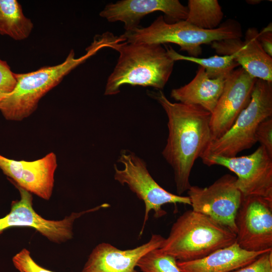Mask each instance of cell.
<instances>
[{
    "label": "cell",
    "instance_id": "1",
    "mask_svg": "<svg viewBox=\"0 0 272 272\" xmlns=\"http://www.w3.org/2000/svg\"><path fill=\"white\" fill-rule=\"evenodd\" d=\"M168 117V135L162 154L174 172L177 194L191 186L189 177L192 167L212 141L211 113L200 106L173 103L161 90L150 92Z\"/></svg>",
    "mask_w": 272,
    "mask_h": 272
},
{
    "label": "cell",
    "instance_id": "2",
    "mask_svg": "<svg viewBox=\"0 0 272 272\" xmlns=\"http://www.w3.org/2000/svg\"><path fill=\"white\" fill-rule=\"evenodd\" d=\"M110 48L119 53L117 62L108 78L104 95L120 92L123 85L162 90L172 73L174 61L161 44L128 43L114 36Z\"/></svg>",
    "mask_w": 272,
    "mask_h": 272
},
{
    "label": "cell",
    "instance_id": "3",
    "mask_svg": "<svg viewBox=\"0 0 272 272\" xmlns=\"http://www.w3.org/2000/svg\"><path fill=\"white\" fill-rule=\"evenodd\" d=\"M109 46V43L105 37L97 35L87 48L86 53L80 57H75L72 49L65 60L58 64L45 66L26 73H15L16 87L0 102L3 116L11 121H21L29 117L37 109L40 99L65 76L99 50Z\"/></svg>",
    "mask_w": 272,
    "mask_h": 272
},
{
    "label": "cell",
    "instance_id": "4",
    "mask_svg": "<svg viewBox=\"0 0 272 272\" xmlns=\"http://www.w3.org/2000/svg\"><path fill=\"white\" fill-rule=\"evenodd\" d=\"M236 235L210 217L192 210L180 216L159 249L186 261L202 258L236 242Z\"/></svg>",
    "mask_w": 272,
    "mask_h": 272
},
{
    "label": "cell",
    "instance_id": "5",
    "mask_svg": "<svg viewBox=\"0 0 272 272\" xmlns=\"http://www.w3.org/2000/svg\"><path fill=\"white\" fill-rule=\"evenodd\" d=\"M242 27L237 21L229 19L216 29L205 30L197 28L186 20L168 23L161 15L149 26L125 31L119 36L128 43L162 44L174 43L189 56L198 57L202 44L230 39L241 38Z\"/></svg>",
    "mask_w": 272,
    "mask_h": 272
},
{
    "label": "cell",
    "instance_id": "6",
    "mask_svg": "<svg viewBox=\"0 0 272 272\" xmlns=\"http://www.w3.org/2000/svg\"><path fill=\"white\" fill-rule=\"evenodd\" d=\"M271 116L272 82L257 79L248 105L225 134L210 143L200 158L211 155L235 157L250 149L257 142L255 132L259 124Z\"/></svg>",
    "mask_w": 272,
    "mask_h": 272
},
{
    "label": "cell",
    "instance_id": "7",
    "mask_svg": "<svg viewBox=\"0 0 272 272\" xmlns=\"http://www.w3.org/2000/svg\"><path fill=\"white\" fill-rule=\"evenodd\" d=\"M117 161L123 168L119 169L116 164L114 165V179L122 185H127L145 204L144 219L140 236L143 233L151 211L154 212V217L159 218L166 214L162 209V206L165 204L191 205L188 196L172 193L159 185L150 174L144 160L134 153L123 150Z\"/></svg>",
    "mask_w": 272,
    "mask_h": 272
},
{
    "label": "cell",
    "instance_id": "8",
    "mask_svg": "<svg viewBox=\"0 0 272 272\" xmlns=\"http://www.w3.org/2000/svg\"><path fill=\"white\" fill-rule=\"evenodd\" d=\"M201 159L209 166L220 165L234 172L236 185L243 197L256 195L272 201V157L263 146L246 156L211 155Z\"/></svg>",
    "mask_w": 272,
    "mask_h": 272
},
{
    "label": "cell",
    "instance_id": "9",
    "mask_svg": "<svg viewBox=\"0 0 272 272\" xmlns=\"http://www.w3.org/2000/svg\"><path fill=\"white\" fill-rule=\"evenodd\" d=\"M236 180V176L226 174L208 187L191 186L187 191L193 211L210 217L236 235L235 219L243 196Z\"/></svg>",
    "mask_w": 272,
    "mask_h": 272
},
{
    "label": "cell",
    "instance_id": "10",
    "mask_svg": "<svg viewBox=\"0 0 272 272\" xmlns=\"http://www.w3.org/2000/svg\"><path fill=\"white\" fill-rule=\"evenodd\" d=\"M17 188L20 191V199L13 201L9 213L0 218V235L11 227H29L36 230L50 241L62 243L73 238V225L76 220L84 214L99 210V208L96 207L73 213L62 220H47L33 209L32 193L21 187Z\"/></svg>",
    "mask_w": 272,
    "mask_h": 272
},
{
    "label": "cell",
    "instance_id": "11",
    "mask_svg": "<svg viewBox=\"0 0 272 272\" xmlns=\"http://www.w3.org/2000/svg\"><path fill=\"white\" fill-rule=\"evenodd\" d=\"M236 242L243 249H272V201L259 196L243 197L237 212Z\"/></svg>",
    "mask_w": 272,
    "mask_h": 272
},
{
    "label": "cell",
    "instance_id": "12",
    "mask_svg": "<svg viewBox=\"0 0 272 272\" xmlns=\"http://www.w3.org/2000/svg\"><path fill=\"white\" fill-rule=\"evenodd\" d=\"M257 80L241 67L234 70L227 77L223 92L211 113L212 141L225 134L248 105Z\"/></svg>",
    "mask_w": 272,
    "mask_h": 272
},
{
    "label": "cell",
    "instance_id": "13",
    "mask_svg": "<svg viewBox=\"0 0 272 272\" xmlns=\"http://www.w3.org/2000/svg\"><path fill=\"white\" fill-rule=\"evenodd\" d=\"M55 154L51 152L32 161L16 160L0 154V169L17 187L45 200L51 196L57 168Z\"/></svg>",
    "mask_w": 272,
    "mask_h": 272
},
{
    "label": "cell",
    "instance_id": "14",
    "mask_svg": "<svg viewBox=\"0 0 272 272\" xmlns=\"http://www.w3.org/2000/svg\"><path fill=\"white\" fill-rule=\"evenodd\" d=\"M157 11L172 23L186 20L188 14L187 6L178 0H122L106 5L99 15L109 22L123 23L125 31H129L139 27L144 17Z\"/></svg>",
    "mask_w": 272,
    "mask_h": 272
},
{
    "label": "cell",
    "instance_id": "15",
    "mask_svg": "<svg viewBox=\"0 0 272 272\" xmlns=\"http://www.w3.org/2000/svg\"><path fill=\"white\" fill-rule=\"evenodd\" d=\"M259 32L249 28L245 39H230L214 41L211 46L219 55H233L235 60L248 74L258 79L272 82V57L262 48L258 39Z\"/></svg>",
    "mask_w": 272,
    "mask_h": 272
},
{
    "label": "cell",
    "instance_id": "16",
    "mask_svg": "<svg viewBox=\"0 0 272 272\" xmlns=\"http://www.w3.org/2000/svg\"><path fill=\"white\" fill-rule=\"evenodd\" d=\"M164 239L154 234L146 243L127 250L101 243L91 252L82 272H137L135 267L140 259L149 251L160 248Z\"/></svg>",
    "mask_w": 272,
    "mask_h": 272
},
{
    "label": "cell",
    "instance_id": "17",
    "mask_svg": "<svg viewBox=\"0 0 272 272\" xmlns=\"http://www.w3.org/2000/svg\"><path fill=\"white\" fill-rule=\"evenodd\" d=\"M271 249L249 251L241 248L235 242L201 258L177 261V264L181 272H231L250 263Z\"/></svg>",
    "mask_w": 272,
    "mask_h": 272
},
{
    "label": "cell",
    "instance_id": "18",
    "mask_svg": "<svg viewBox=\"0 0 272 272\" xmlns=\"http://www.w3.org/2000/svg\"><path fill=\"white\" fill-rule=\"evenodd\" d=\"M226 78L211 79L199 66L193 79L188 84L171 92V97L184 104L201 107L211 113L223 92Z\"/></svg>",
    "mask_w": 272,
    "mask_h": 272
},
{
    "label": "cell",
    "instance_id": "19",
    "mask_svg": "<svg viewBox=\"0 0 272 272\" xmlns=\"http://www.w3.org/2000/svg\"><path fill=\"white\" fill-rule=\"evenodd\" d=\"M33 28L32 22L24 15L17 0H0V35L23 40L29 36Z\"/></svg>",
    "mask_w": 272,
    "mask_h": 272
},
{
    "label": "cell",
    "instance_id": "20",
    "mask_svg": "<svg viewBox=\"0 0 272 272\" xmlns=\"http://www.w3.org/2000/svg\"><path fill=\"white\" fill-rule=\"evenodd\" d=\"M186 21L202 29L213 30L221 24L224 17L217 0H189Z\"/></svg>",
    "mask_w": 272,
    "mask_h": 272
},
{
    "label": "cell",
    "instance_id": "21",
    "mask_svg": "<svg viewBox=\"0 0 272 272\" xmlns=\"http://www.w3.org/2000/svg\"><path fill=\"white\" fill-rule=\"evenodd\" d=\"M166 49L174 61L186 60L197 63L204 68L208 76L211 79L227 78L234 70L239 66L233 55H216L208 58H199L183 55L170 46L166 47Z\"/></svg>",
    "mask_w": 272,
    "mask_h": 272
},
{
    "label": "cell",
    "instance_id": "22",
    "mask_svg": "<svg viewBox=\"0 0 272 272\" xmlns=\"http://www.w3.org/2000/svg\"><path fill=\"white\" fill-rule=\"evenodd\" d=\"M142 272H181L173 256L161 251L152 250L144 255L137 264Z\"/></svg>",
    "mask_w": 272,
    "mask_h": 272
},
{
    "label": "cell",
    "instance_id": "23",
    "mask_svg": "<svg viewBox=\"0 0 272 272\" xmlns=\"http://www.w3.org/2000/svg\"><path fill=\"white\" fill-rule=\"evenodd\" d=\"M13 262L20 272H53L38 265L27 249H23L17 253L13 258Z\"/></svg>",
    "mask_w": 272,
    "mask_h": 272
},
{
    "label": "cell",
    "instance_id": "24",
    "mask_svg": "<svg viewBox=\"0 0 272 272\" xmlns=\"http://www.w3.org/2000/svg\"><path fill=\"white\" fill-rule=\"evenodd\" d=\"M17 80L7 61L0 59V102L15 89Z\"/></svg>",
    "mask_w": 272,
    "mask_h": 272
},
{
    "label": "cell",
    "instance_id": "25",
    "mask_svg": "<svg viewBox=\"0 0 272 272\" xmlns=\"http://www.w3.org/2000/svg\"><path fill=\"white\" fill-rule=\"evenodd\" d=\"M231 272H272V249L250 263Z\"/></svg>",
    "mask_w": 272,
    "mask_h": 272
},
{
    "label": "cell",
    "instance_id": "26",
    "mask_svg": "<svg viewBox=\"0 0 272 272\" xmlns=\"http://www.w3.org/2000/svg\"><path fill=\"white\" fill-rule=\"evenodd\" d=\"M257 142L260 144L272 157V118L269 117L261 122L256 130Z\"/></svg>",
    "mask_w": 272,
    "mask_h": 272
},
{
    "label": "cell",
    "instance_id": "27",
    "mask_svg": "<svg viewBox=\"0 0 272 272\" xmlns=\"http://www.w3.org/2000/svg\"><path fill=\"white\" fill-rule=\"evenodd\" d=\"M258 39L264 51L272 57V26L270 23L258 33Z\"/></svg>",
    "mask_w": 272,
    "mask_h": 272
}]
</instances>
